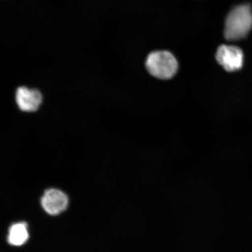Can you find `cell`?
<instances>
[{
	"label": "cell",
	"instance_id": "6da1fadb",
	"mask_svg": "<svg viewBox=\"0 0 252 252\" xmlns=\"http://www.w3.org/2000/svg\"><path fill=\"white\" fill-rule=\"evenodd\" d=\"M252 27V11L250 5L238 6L226 18L225 37L228 40L244 38Z\"/></svg>",
	"mask_w": 252,
	"mask_h": 252
},
{
	"label": "cell",
	"instance_id": "7a4b0ae2",
	"mask_svg": "<svg viewBox=\"0 0 252 252\" xmlns=\"http://www.w3.org/2000/svg\"><path fill=\"white\" fill-rule=\"evenodd\" d=\"M146 65L151 75L161 80L172 78L178 68V63L174 56L167 51L150 53L146 60Z\"/></svg>",
	"mask_w": 252,
	"mask_h": 252
},
{
	"label": "cell",
	"instance_id": "3957f363",
	"mask_svg": "<svg viewBox=\"0 0 252 252\" xmlns=\"http://www.w3.org/2000/svg\"><path fill=\"white\" fill-rule=\"evenodd\" d=\"M216 59L217 62L228 72L238 71L243 66V52L236 46H220L217 50Z\"/></svg>",
	"mask_w": 252,
	"mask_h": 252
},
{
	"label": "cell",
	"instance_id": "277c9868",
	"mask_svg": "<svg viewBox=\"0 0 252 252\" xmlns=\"http://www.w3.org/2000/svg\"><path fill=\"white\" fill-rule=\"evenodd\" d=\"M15 102L21 111L34 112L39 108L43 101V95L36 88L18 87L15 91Z\"/></svg>",
	"mask_w": 252,
	"mask_h": 252
},
{
	"label": "cell",
	"instance_id": "5b68a950",
	"mask_svg": "<svg viewBox=\"0 0 252 252\" xmlns=\"http://www.w3.org/2000/svg\"><path fill=\"white\" fill-rule=\"evenodd\" d=\"M41 204L47 213L56 216L66 209L68 204V198L64 192L59 189H49L44 193Z\"/></svg>",
	"mask_w": 252,
	"mask_h": 252
},
{
	"label": "cell",
	"instance_id": "8992f818",
	"mask_svg": "<svg viewBox=\"0 0 252 252\" xmlns=\"http://www.w3.org/2000/svg\"><path fill=\"white\" fill-rule=\"evenodd\" d=\"M28 236L26 223H16L9 229L8 242L12 245L21 246L27 241Z\"/></svg>",
	"mask_w": 252,
	"mask_h": 252
}]
</instances>
